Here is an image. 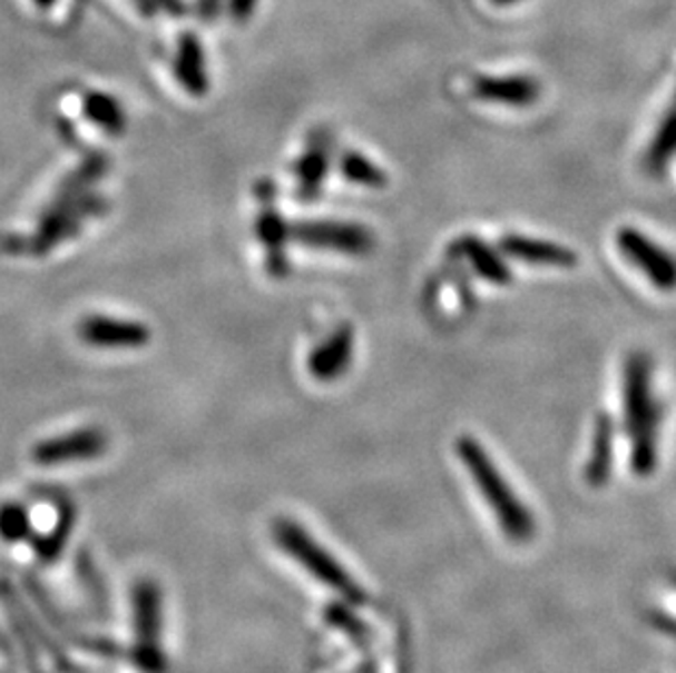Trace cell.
<instances>
[{
  "instance_id": "cell-1",
  "label": "cell",
  "mask_w": 676,
  "mask_h": 673,
  "mask_svg": "<svg viewBox=\"0 0 676 673\" xmlns=\"http://www.w3.org/2000/svg\"><path fill=\"white\" fill-rule=\"evenodd\" d=\"M624 427L633 442V468L648 475L657 462V435L662 409L653 392V362L635 350L624 364Z\"/></svg>"
},
{
  "instance_id": "cell-2",
  "label": "cell",
  "mask_w": 676,
  "mask_h": 673,
  "mask_svg": "<svg viewBox=\"0 0 676 673\" xmlns=\"http://www.w3.org/2000/svg\"><path fill=\"white\" fill-rule=\"evenodd\" d=\"M106 158H90L75 174L63 180L62 188L53 204L40 219L36 237L29 241V251L45 254L62 241L75 237L90 217L99 215L104 201L92 192V184L104 174Z\"/></svg>"
},
{
  "instance_id": "cell-3",
  "label": "cell",
  "mask_w": 676,
  "mask_h": 673,
  "mask_svg": "<svg viewBox=\"0 0 676 673\" xmlns=\"http://www.w3.org/2000/svg\"><path fill=\"white\" fill-rule=\"evenodd\" d=\"M458 455L480 494L489 501L492 514L503 525L506 534L517 541L528 538L532 534V518L501 471L494 466L491 455L480 446V442L476 437L462 435L458 442Z\"/></svg>"
},
{
  "instance_id": "cell-4",
  "label": "cell",
  "mask_w": 676,
  "mask_h": 673,
  "mask_svg": "<svg viewBox=\"0 0 676 673\" xmlns=\"http://www.w3.org/2000/svg\"><path fill=\"white\" fill-rule=\"evenodd\" d=\"M292 239L308 249L337 251L346 256H366L374 249L369 228L351 221H298L290 226Z\"/></svg>"
},
{
  "instance_id": "cell-5",
  "label": "cell",
  "mask_w": 676,
  "mask_h": 673,
  "mask_svg": "<svg viewBox=\"0 0 676 673\" xmlns=\"http://www.w3.org/2000/svg\"><path fill=\"white\" fill-rule=\"evenodd\" d=\"M619 251L662 291L676 289V260L637 228H619L617 237Z\"/></svg>"
},
{
  "instance_id": "cell-6",
  "label": "cell",
  "mask_w": 676,
  "mask_h": 673,
  "mask_svg": "<svg viewBox=\"0 0 676 673\" xmlns=\"http://www.w3.org/2000/svg\"><path fill=\"white\" fill-rule=\"evenodd\" d=\"M106 448L108 437L101 428H77L40 442L33 448V459L42 466H62L97 459Z\"/></svg>"
},
{
  "instance_id": "cell-7",
  "label": "cell",
  "mask_w": 676,
  "mask_h": 673,
  "mask_svg": "<svg viewBox=\"0 0 676 673\" xmlns=\"http://www.w3.org/2000/svg\"><path fill=\"white\" fill-rule=\"evenodd\" d=\"M278 541L296 560H301V564L311 571L320 582L331 584L337 591H346V593L351 591L349 575H344V571L335 564V560L326 551L320 550V545L313 538H308L307 534L301 530V525L281 523Z\"/></svg>"
},
{
  "instance_id": "cell-8",
  "label": "cell",
  "mask_w": 676,
  "mask_h": 673,
  "mask_svg": "<svg viewBox=\"0 0 676 673\" xmlns=\"http://www.w3.org/2000/svg\"><path fill=\"white\" fill-rule=\"evenodd\" d=\"M77 335L92 348H143L149 344L151 333L145 324L131 319H117L110 315H88L79 321Z\"/></svg>"
},
{
  "instance_id": "cell-9",
  "label": "cell",
  "mask_w": 676,
  "mask_h": 673,
  "mask_svg": "<svg viewBox=\"0 0 676 673\" xmlns=\"http://www.w3.org/2000/svg\"><path fill=\"white\" fill-rule=\"evenodd\" d=\"M355 355V330L351 324L337 326L322 344H317L308 355V374L315 380L329 383L337 380L349 372Z\"/></svg>"
},
{
  "instance_id": "cell-10",
  "label": "cell",
  "mask_w": 676,
  "mask_h": 673,
  "mask_svg": "<svg viewBox=\"0 0 676 673\" xmlns=\"http://www.w3.org/2000/svg\"><path fill=\"white\" fill-rule=\"evenodd\" d=\"M499 247L503 254H508L515 260L528 263L532 267H556V269H571L578 263L576 251H571L565 245L521 237V235H506Z\"/></svg>"
},
{
  "instance_id": "cell-11",
  "label": "cell",
  "mask_w": 676,
  "mask_h": 673,
  "mask_svg": "<svg viewBox=\"0 0 676 673\" xmlns=\"http://www.w3.org/2000/svg\"><path fill=\"white\" fill-rule=\"evenodd\" d=\"M258 190L263 192L261 184ZM265 195V206L256 219V235L261 239V244L265 245V254H267V269L272 276H285L287 274V241L292 239L290 226L285 224V219L281 217L278 208H274Z\"/></svg>"
},
{
  "instance_id": "cell-12",
  "label": "cell",
  "mask_w": 676,
  "mask_h": 673,
  "mask_svg": "<svg viewBox=\"0 0 676 673\" xmlns=\"http://www.w3.org/2000/svg\"><path fill=\"white\" fill-rule=\"evenodd\" d=\"M473 95L482 101L526 108L539 99L541 88L530 77H478L473 81Z\"/></svg>"
},
{
  "instance_id": "cell-13",
  "label": "cell",
  "mask_w": 676,
  "mask_h": 673,
  "mask_svg": "<svg viewBox=\"0 0 676 673\" xmlns=\"http://www.w3.org/2000/svg\"><path fill=\"white\" fill-rule=\"evenodd\" d=\"M329 165H331V138L324 131H317L308 140V147L296 165L301 199L311 201L320 195L322 184L329 174Z\"/></svg>"
},
{
  "instance_id": "cell-14",
  "label": "cell",
  "mask_w": 676,
  "mask_h": 673,
  "mask_svg": "<svg viewBox=\"0 0 676 673\" xmlns=\"http://www.w3.org/2000/svg\"><path fill=\"white\" fill-rule=\"evenodd\" d=\"M176 79L183 83L185 92L190 97H204L208 92V68L204 60V51L193 33H186L180 40L178 56L174 61Z\"/></svg>"
},
{
  "instance_id": "cell-15",
  "label": "cell",
  "mask_w": 676,
  "mask_h": 673,
  "mask_svg": "<svg viewBox=\"0 0 676 673\" xmlns=\"http://www.w3.org/2000/svg\"><path fill=\"white\" fill-rule=\"evenodd\" d=\"M455 247L471 263V267L478 276H482L492 285H501V287L510 285V280H512L510 267L503 263L499 251H494L491 245L484 244L478 237H462Z\"/></svg>"
},
{
  "instance_id": "cell-16",
  "label": "cell",
  "mask_w": 676,
  "mask_h": 673,
  "mask_svg": "<svg viewBox=\"0 0 676 673\" xmlns=\"http://www.w3.org/2000/svg\"><path fill=\"white\" fill-rule=\"evenodd\" d=\"M84 115L88 121L95 122L99 129H104L110 136H124L125 119L124 108L121 103L106 95V92H88L84 99Z\"/></svg>"
},
{
  "instance_id": "cell-17",
  "label": "cell",
  "mask_w": 676,
  "mask_h": 673,
  "mask_svg": "<svg viewBox=\"0 0 676 673\" xmlns=\"http://www.w3.org/2000/svg\"><path fill=\"white\" fill-rule=\"evenodd\" d=\"M611 455H614V420L602 414L598 416L596 430H594V448H591V459L587 475L591 482L600 484L607 479V473L611 468Z\"/></svg>"
},
{
  "instance_id": "cell-18",
  "label": "cell",
  "mask_w": 676,
  "mask_h": 673,
  "mask_svg": "<svg viewBox=\"0 0 676 673\" xmlns=\"http://www.w3.org/2000/svg\"><path fill=\"white\" fill-rule=\"evenodd\" d=\"M340 171L344 176V180L357 184V186H366V188H385L388 186V174L376 167L370 158L357 151H346L340 158Z\"/></svg>"
},
{
  "instance_id": "cell-19",
  "label": "cell",
  "mask_w": 676,
  "mask_h": 673,
  "mask_svg": "<svg viewBox=\"0 0 676 673\" xmlns=\"http://www.w3.org/2000/svg\"><path fill=\"white\" fill-rule=\"evenodd\" d=\"M676 151V97H675V106H673V110L668 112V117L664 119L662 122V127H659V131H657V136H655V140H653V145H650V151H648V167L653 169V171H662L668 162H670V158L675 156Z\"/></svg>"
},
{
  "instance_id": "cell-20",
  "label": "cell",
  "mask_w": 676,
  "mask_h": 673,
  "mask_svg": "<svg viewBox=\"0 0 676 673\" xmlns=\"http://www.w3.org/2000/svg\"><path fill=\"white\" fill-rule=\"evenodd\" d=\"M138 4L145 9V11H180V2L178 0H138Z\"/></svg>"
},
{
  "instance_id": "cell-21",
  "label": "cell",
  "mask_w": 676,
  "mask_h": 673,
  "mask_svg": "<svg viewBox=\"0 0 676 673\" xmlns=\"http://www.w3.org/2000/svg\"><path fill=\"white\" fill-rule=\"evenodd\" d=\"M40 7H51L53 4V0H36Z\"/></svg>"
},
{
  "instance_id": "cell-22",
  "label": "cell",
  "mask_w": 676,
  "mask_h": 673,
  "mask_svg": "<svg viewBox=\"0 0 676 673\" xmlns=\"http://www.w3.org/2000/svg\"><path fill=\"white\" fill-rule=\"evenodd\" d=\"M492 2H494V4H512L515 0H492Z\"/></svg>"
}]
</instances>
